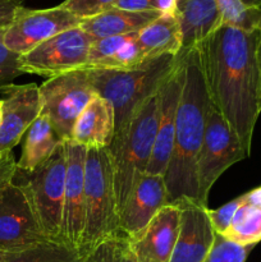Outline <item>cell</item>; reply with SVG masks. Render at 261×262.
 I'll return each instance as SVG.
<instances>
[{
	"label": "cell",
	"mask_w": 261,
	"mask_h": 262,
	"mask_svg": "<svg viewBox=\"0 0 261 262\" xmlns=\"http://www.w3.org/2000/svg\"><path fill=\"white\" fill-rule=\"evenodd\" d=\"M258 36L260 30L222 25L197 46L210 101L234 130L248 156L261 113Z\"/></svg>",
	"instance_id": "6da1fadb"
},
{
	"label": "cell",
	"mask_w": 261,
	"mask_h": 262,
	"mask_svg": "<svg viewBox=\"0 0 261 262\" xmlns=\"http://www.w3.org/2000/svg\"><path fill=\"white\" fill-rule=\"evenodd\" d=\"M181 53H183L184 82L177 109L173 151L164 176L168 205L199 199L197 159L211 105L199 50L194 48Z\"/></svg>",
	"instance_id": "7a4b0ae2"
},
{
	"label": "cell",
	"mask_w": 261,
	"mask_h": 262,
	"mask_svg": "<svg viewBox=\"0 0 261 262\" xmlns=\"http://www.w3.org/2000/svg\"><path fill=\"white\" fill-rule=\"evenodd\" d=\"M181 59L178 55H161L151 58L127 69L86 68L97 95L106 99L114 109L117 141L129 127L138 107L151 96L158 94L169 74Z\"/></svg>",
	"instance_id": "3957f363"
},
{
	"label": "cell",
	"mask_w": 261,
	"mask_h": 262,
	"mask_svg": "<svg viewBox=\"0 0 261 262\" xmlns=\"http://www.w3.org/2000/svg\"><path fill=\"white\" fill-rule=\"evenodd\" d=\"M159 124L158 94L137 109L124 135L107 147L112 159L117 211L122 210L141 177L146 174L153 155Z\"/></svg>",
	"instance_id": "277c9868"
},
{
	"label": "cell",
	"mask_w": 261,
	"mask_h": 262,
	"mask_svg": "<svg viewBox=\"0 0 261 262\" xmlns=\"http://www.w3.org/2000/svg\"><path fill=\"white\" fill-rule=\"evenodd\" d=\"M117 233H119L117 200L109 150L87 148L84 163V228L78 246L82 260L92 248Z\"/></svg>",
	"instance_id": "5b68a950"
},
{
	"label": "cell",
	"mask_w": 261,
	"mask_h": 262,
	"mask_svg": "<svg viewBox=\"0 0 261 262\" xmlns=\"http://www.w3.org/2000/svg\"><path fill=\"white\" fill-rule=\"evenodd\" d=\"M67 177L66 141L49 160L31 171L18 170L13 182L27 192L44 234L53 242L61 241L64 191Z\"/></svg>",
	"instance_id": "8992f818"
},
{
	"label": "cell",
	"mask_w": 261,
	"mask_h": 262,
	"mask_svg": "<svg viewBox=\"0 0 261 262\" xmlns=\"http://www.w3.org/2000/svg\"><path fill=\"white\" fill-rule=\"evenodd\" d=\"M41 112L63 141H69L81 113L97 95L86 68L46 79L38 87Z\"/></svg>",
	"instance_id": "52a82bcc"
},
{
	"label": "cell",
	"mask_w": 261,
	"mask_h": 262,
	"mask_svg": "<svg viewBox=\"0 0 261 262\" xmlns=\"http://www.w3.org/2000/svg\"><path fill=\"white\" fill-rule=\"evenodd\" d=\"M246 158L248 155L238 136L222 113L211 104L207 112L206 127L197 159L199 204L207 207L209 192L215 182L228 168Z\"/></svg>",
	"instance_id": "ba28073f"
},
{
	"label": "cell",
	"mask_w": 261,
	"mask_h": 262,
	"mask_svg": "<svg viewBox=\"0 0 261 262\" xmlns=\"http://www.w3.org/2000/svg\"><path fill=\"white\" fill-rule=\"evenodd\" d=\"M94 38L81 27H74L44 41L35 49L20 55L23 73L42 77L58 76L86 68Z\"/></svg>",
	"instance_id": "9c48e42d"
},
{
	"label": "cell",
	"mask_w": 261,
	"mask_h": 262,
	"mask_svg": "<svg viewBox=\"0 0 261 262\" xmlns=\"http://www.w3.org/2000/svg\"><path fill=\"white\" fill-rule=\"evenodd\" d=\"M50 241L44 234L27 192L12 182L0 189V252H18Z\"/></svg>",
	"instance_id": "30bf717a"
},
{
	"label": "cell",
	"mask_w": 261,
	"mask_h": 262,
	"mask_svg": "<svg viewBox=\"0 0 261 262\" xmlns=\"http://www.w3.org/2000/svg\"><path fill=\"white\" fill-rule=\"evenodd\" d=\"M81 22L82 19L61 4L48 9L22 7L3 31V42L13 53L23 55L63 31L78 27Z\"/></svg>",
	"instance_id": "8fae6325"
},
{
	"label": "cell",
	"mask_w": 261,
	"mask_h": 262,
	"mask_svg": "<svg viewBox=\"0 0 261 262\" xmlns=\"http://www.w3.org/2000/svg\"><path fill=\"white\" fill-rule=\"evenodd\" d=\"M184 82L183 53H181L178 66L174 68L164 81L158 91L159 96V124L156 132L155 145L153 155L148 163L146 174L164 177L168 169L171 158L174 142V130H176L177 109L181 100L182 89Z\"/></svg>",
	"instance_id": "7c38bea8"
},
{
	"label": "cell",
	"mask_w": 261,
	"mask_h": 262,
	"mask_svg": "<svg viewBox=\"0 0 261 262\" xmlns=\"http://www.w3.org/2000/svg\"><path fill=\"white\" fill-rule=\"evenodd\" d=\"M67 177L64 191L61 241L78 251L84 228V163L87 148L66 141Z\"/></svg>",
	"instance_id": "4fadbf2b"
},
{
	"label": "cell",
	"mask_w": 261,
	"mask_h": 262,
	"mask_svg": "<svg viewBox=\"0 0 261 262\" xmlns=\"http://www.w3.org/2000/svg\"><path fill=\"white\" fill-rule=\"evenodd\" d=\"M3 117L0 124V152L12 151L30 125L40 115L38 86L35 83L9 84L0 90Z\"/></svg>",
	"instance_id": "5bb4252c"
},
{
	"label": "cell",
	"mask_w": 261,
	"mask_h": 262,
	"mask_svg": "<svg viewBox=\"0 0 261 262\" xmlns=\"http://www.w3.org/2000/svg\"><path fill=\"white\" fill-rule=\"evenodd\" d=\"M168 205V191L161 176L143 174L118 214V232L130 239L142 232Z\"/></svg>",
	"instance_id": "9a60e30c"
},
{
	"label": "cell",
	"mask_w": 261,
	"mask_h": 262,
	"mask_svg": "<svg viewBox=\"0 0 261 262\" xmlns=\"http://www.w3.org/2000/svg\"><path fill=\"white\" fill-rule=\"evenodd\" d=\"M181 228L169 262H204L215 241L207 207L193 200H182Z\"/></svg>",
	"instance_id": "2e32d148"
},
{
	"label": "cell",
	"mask_w": 261,
	"mask_h": 262,
	"mask_svg": "<svg viewBox=\"0 0 261 262\" xmlns=\"http://www.w3.org/2000/svg\"><path fill=\"white\" fill-rule=\"evenodd\" d=\"M181 228V207L166 205L147 227L130 238L129 245L138 262H169Z\"/></svg>",
	"instance_id": "e0dca14e"
},
{
	"label": "cell",
	"mask_w": 261,
	"mask_h": 262,
	"mask_svg": "<svg viewBox=\"0 0 261 262\" xmlns=\"http://www.w3.org/2000/svg\"><path fill=\"white\" fill-rule=\"evenodd\" d=\"M174 14L181 30V51L197 48L223 25L216 0H177Z\"/></svg>",
	"instance_id": "ac0fdd59"
},
{
	"label": "cell",
	"mask_w": 261,
	"mask_h": 262,
	"mask_svg": "<svg viewBox=\"0 0 261 262\" xmlns=\"http://www.w3.org/2000/svg\"><path fill=\"white\" fill-rule=\"evenodd\" d=\"M114 133L113 105L96 95L77 119L69 141L86 148H107L114 140Z\"/></svg>",
	"instance_id": "d6986e66"
},
{
	"label": "cell",
	"mask_w": 261,
	"mask_h": 262,
	"mask_svg": "<svg viewBox=\"0 0 261 262\" xmlns=\"http://www.w3.org/2000/svg\"><path fill=\"white\" fill-rule=\"evenodd\" d=\"M163 13L160 12H132V10L112 8L95 17L83 19L79 27L89 33L94 40L112 36L129 35L138 32Z\"/></svg>",
	"instance_id": "ffe728a7"
},
{
	"label": "cell",
	"mask_w": 261,
	"mask_h": 262,
	"mask_svg": "<svg viewBox=\"0 0 261 262\" xmlns=\"http://www.w3.org/2000/svg\"><path fill=\"white\" fill-rule=\"evenodd\" d=\"M63 142L48 118L40 114L26 132L22 155L17 161V169L22 171L33 170L49 160Z\"/></svg>",
	"instance_id": "44dd1931"
},
{
	"label": "cell",
	"mask_w": 261,
	"mask_h": 262,
	"mask_svg": "<svg viewBox=\"0 0 261 262\" xmlns=\"http://www.w3.org/2000/svg\"><path fill=\"white\" fill-rule=\"evenodd\" d=\"M137 41L146 58L161 55H178L182 50V37L174 13H163L146 27L138 31Z\"/></svg>",
	"instance_id": "7402d4cb"
},
{
	"label": "cell",
	"mask_w": 261,
	"mask_h": 262,
	"mask_svg": "<svg viewBox=\"0 0 261 262\" xmlns=\"http://www.w3.org/2000/svg\"><path fill=\"white\" fill-rule=\"evenodd\" d=\"M4 262H83L78 251L66 243L46 242L18 252L4 253Z\"/></svg>",
	"instance_id": "603a6c76"
},
{
	"label": "cell",
	"mask_w": 261,
	"mask_h": 262,
	"mask_svg": "<svg viewBox=\"0 0 261 262\" xmlns=\"http://www.w3.org/2000/svg\"><path fill=\"white\" fill-rule=\"evenodd\" d=\"M223 25L243 31L261 28V0H216Z\"/></svg>",
	"instance_id": "cb8c5ba5"
},
{
	"label": "cell",
	"mask_w": 261,
	"mask_h": 262,
	"mask_svg": "<svg viewBox=\"0 0 261 262\" xmlns=\"http://www.w3.org/2000/svg\"><path fill=\"white\" fill-rule=\"evenodd\" d=\"M241 246H256L261 241V209L243 201L224 234Z\"/></svg>",
	"instance_id": "d4e9b609"
},
{
	"label": "cell",
	"mask_w": 261,
	"mask_h": 262,
	"mask_svg": "<svg viewBox=\"0 0 261 262\" xmlns=\"http://www.w3.org/2000/svg\"><path fill=\"white\" fill-rule=\"evenodd\" d=\"M83 262H138L129 239L122 233L112 235L92 248Z\"/></svg>",
	"instance_id": "484cf974"
},
{
	"label": "cell",
	"mask_w": 261,
	"mask_h": 262,
	"mask_svg": "<svg viewBox=\"0 0 261 262\" xmlns=\"http://www.w3.org/2000/svg\"><path fill=\"white\" fill-rule=\"evenodd\" d=\"M255 246H241L215 233V241L204 262H246Z\"/></svg>",
	"instance_id": "4316f807"
},
{
	"label": "cell",
	"mask_w": 261,
	"mask_h": 262,
	"mask_svg": "<svg viewBox=\"0 0 261 262\" xmlns=\"http://www.w3.org/2000/svg\"><path fill=\"white\" fill-rule=\"evenodd\" d=\"M136 35H137V32L129 33V35L97 38V40L92 41L91 46H90L89 64H87L86 68H97V67L101 66L106 59L114 55L128 41L135 38Z\"/></svg>",
	"instance_id": "83f0119b"
},
{
	"label": "cell",
	"mask_w": 261,
	"mask_h": 262,
	"mask_svg": "<svg viewBox=\"0 0 261 262\" xmlns=\"http://www.w3.org/2000/svg\"><path fill=\"white\" fill-rule=\"evenodd\" d=\"M3 31H0V90L12 84L15 78L25 74L19 66V54L13 53L3 42Z\"/></svg>",
	"instance_id": "f1b7e54d"
},
{
	"label": "cell",
	"mask_w": 261,
	"mask_h": 262,
	"mask_svg": "<svg viewBox=\"0 0 261 262\" xmlns=\"http://www.w3.org/2000/svg\"><path fill=\"white\" fill-rule=\"evenodd\" d=\"M117 3L118 0H64L61 5L83 20L112 9Z\"/></svg>",
	"instance_id": "f546056e"
},
{
	"label": "cell",
	"mask_w": 261,
	"mask_h": 262,
	"mask_svg": "<svg viewBox=\"0 0 261 262\" xmlns=\"http://www.w3.org/2000/svg\"><path fill=\"white\" fill-rule=\"evenodd\" d=\"M242 204L243 197L240 196L237 199L229 201L228 204L223 205L222 207H219L216 210L207 209V214H209L210 222H211L215 233L224 235L228 232L235 212H237V210L240 209V206Z\"/></svg>",
	"instance_id": "4dcf8cb0"
},
{
	"label": "cell",
	"mask_w": 261,
	"mask_h": 262,
	"mask_svg": "<svg viewBox=\"0 0 261 262\" xmlns=\"http://www.w3.org/2000/svg\"><path fill=\"white\" fill-rule=\"evenodd\" d=\"M176 0H118L114 8L132 12L174 13Z\"/></svg>",
	"instance_id": "1f68e13d"
},
{
	"label": "cell",
	"mask_w": 261,
	"mask_h": 262,
	"mask_svg": "<svg viewBox=\"0 0 261 262\" xmlns=\"http://www.w3.org/2000/svg\"><path fill=\"white\" fill-rule=\"evenodd\" d=\"M17 173V161L12 151L0 152V189L12 183Z\"/></svg>",
	"instance_id": "d6a6232c"
},
{
	"label": "cell",
	"mask_w": 261,
	"mask_h": 262,
	"mask_svg": "<svg viewBox=\"0 0 261 262\" xmlns=\"http://www.w3.org/2000/svg\"><path fill=\"white\" fill-rule=\"evenodd\" d=\"M23 7V0H0V31L5 30Z\"/></svg>",
	"instance_id": "836d02e7"
},
{
	"label": "cell",
	"mask_w": 261,
	"mask_h": 262,
	"mask_svg": "<svg viewBox=\"0 0 261 262\" xmlns=\"http://www.w3.org/2000/svg\"><path fill=\"white\" fill-rule=\"evenodd\" d=\"M242 197L246 204L252 205V206L260 207L261 209V186L252 189V191L247 192V193L242 194Z\"/></svg>",
	"instance_id": "e575fe53"
},
{
	"label": "cell",
	"mask_w": 261,
	"mask_h": 262,
	"mask_svg": "<svg viewBox=\"0 0 261 262\" xmlns=\"http://www.w3.org/2000/svg\"><path fill=\"white\" fill-rule=\"evenodd\" d=\"M257 56H258V63H260V68H261V28H260V36H258V45H257Z\"/></svg>",
	"instance_id": "d590c367"
},
{
	"label": "cell",
	"mask_w": 261,
	"mask_h": 262,
	"mask_svg": "<svg viewBox=\"0 0 261 262\" xmlns=\"http://www.w3.org/2000/svg\"><path fill=\"white\" fill-rule=\"evenodd\" d=\"M2 117H3V101L0 99V124H2Z\"/></svg>",
	"instance_id": "8d00e7d4"
},
{
	"label": "cell",
	"mask_w": 261,
	"mask_h": 262,
	"mask_svg": "<svg viewBox=\"0 0 261 262\" xmlns=\"http://www.w3.org/2000/svg\"><path fill=\"white\" fill-rule=\"evenodd\" d=\"M0 262H4V252H0Z\"/></svg>",
	"instance_id": "74e56055"
},
{
	"label": "cell",
	"mask_w": 261,
	"mask_h": 262,
	"mask_svg": "<svg viewBox=\"0 0 261 262\" xmlns=\"http://www.w3.org/2000/svg\"><path fill=\"white\" fill-rule=\"evenodd\" d=\"M176 2H177V0H176Z\"/></svg>",
	"instance_id": "f35d334b"
}]
</instances>
